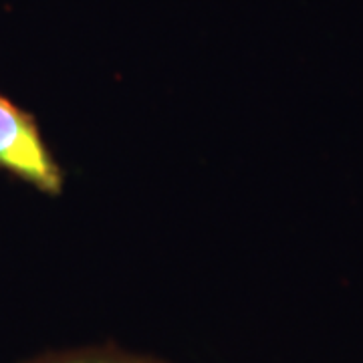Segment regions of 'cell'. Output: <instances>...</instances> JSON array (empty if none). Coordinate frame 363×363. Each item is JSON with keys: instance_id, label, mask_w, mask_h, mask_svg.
Here are the masks:
<instances>
[{"instance_id": "6da1fadb", "label": "cell", "mask_w": 363, "mask_h": 363, "mask_svg": "<svg viewBox=\"0 0 363 363\" xmlns=\"http://www.w3.org/2000/svg\"><path fill=\"white\" fill-rule=\"evenodd\" d=\"M0 169L39 192H63V169L43 140L37 119L0 93Z\"/></svg>"}, {"instance_id": "7a4b0ae2", "label": "cell", "mask_w": 363, "mask_h": 363, "mask_svg": "<svg viewBox=\"0 0 363 363\" xmlns=\"http://www.w3.org/2000/svg\"><path fill=\"white\" fill-rule=\"evenodd\" d=\"M25 363H168L150 355H133L128 351H121L113 345L104 347H87V350L71 351H51L39 355L35 359Z\"/></svg>"}]
</instances>
